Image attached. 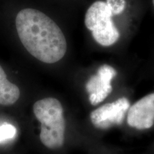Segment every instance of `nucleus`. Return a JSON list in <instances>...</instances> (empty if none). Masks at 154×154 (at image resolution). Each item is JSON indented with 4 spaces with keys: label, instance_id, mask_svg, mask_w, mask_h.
<instances>
[{
    "label": "nucleus",
    "instance_id": "f257e3e1",
    "mask_svg": "<svg viewBox=\"0 0 154 154\" xmlns=\"http://www.w3.org/2000/svg\"><path fill=\"white\" fill-rule=\"evenodd\" d=\"M19 38L31 55L42 62L54 63L64 57L66 38L54 21L42 11L24 9L17 14Z\"/></svg>",
    "mask_w": 154,
    "mask_h": 154
},
{
    "label": "nucleus",
    "instance_id": "f03ea898",
    "mask_svg": "<svg viewBox=\"0 0 154 154\" xmlns=\"http://www.w3.org/2000/svg\"><path fill=\"white\" fill-rule=\"evenodd\" d=\"M34 113L41 123L39 138L46 147L51 149L62 148L66 138V120L61 102L55 98L37 101L33 106Z\"/></svg>",
    "mask_w": 154,
    "mask_h": 154
},
{
    "label": "nucleus",
    "instance_id": "7ed1b4c3",
    "mask_svg": "<svg viewBox=\"0 0 154 154\" xmlns=\"http://www.w3.org/2000/svg\"><path fill=\"white\" fill-rule=\"evenodd\" d=\"M112 16L106 3L101 1L92 4L85 15L86 28L91 31L95 41L103 47L113 45L120 36L111 19Z\"/></svg>",
    "mask_w": 154,
    "mask_h": 154
},
{
    "label": "nucleus",
    "instance_id": "20e7f679",
    "mask_svg": "<svg viewBox=\"0 0 154 154\" xmlns=\"http://www.w3.org/2000/svg\"><path fill=\"white\" fill-rule=\"evenodd\" d=\"M130 106L129 100L126 97L119 98L91 111L90 120L96 129L109 130L113 127L121 126L124 123Z\"/></svg>",
    "mask_w": 154,
    "mask_h": 154
},
{
    "label": "nucleus",
    "instance_id": "39448f33",
    "mask_svg": "<svg viewBox=\"0 0 154 154\" xmlns=\"http://www.w3.org/2000/svg\"><path fill=\"white\" fill-rule=\"evenodd\" d=\"M126 124L138 131L154 126V92L147 94L130 106L126 116Z\"/></svg>",
    "mask_w": 154,
    "mask_h": 154
},
{
    "label": "nucleus",
    "instance_id": "423d86ee",
    "mask_svg": "<svg viewBox=\"0 0 154 154\" xmlns=\"http://www.w3.org/2000/svg\"><path fill=\"white\" fill-rule=\"evenodd\" d=\"M116 75V71L109 65H103L97 73L86 84L88 100L92 106H97L103 102L113 91L111 80Z\"/></svg>",
    "mask_w": 154,
    "mask_h": 154
},
{
    "label": "nucleus",
    "instance_id": "0eeeda50",
    "mask_svg": "<svg viewBox=\"0 0 154 154\" xmlns=\"http://www.w3.org/2000/svg\"><path fill=\"white\" fill-rule=\"evenodd\" d=\"M20 96V90L7 79V75L0 65V105L10 106L16 103Z\"/></svg>",
    "mask_w": 154,
    "mask_h": 154
},
{
    "label": "nucleus",
    "instance_id": "6e6552de",
    "mask_svg": "<svg viewBox=\"0 0 154 154\" xmlns=\"http://www.w3.org/2000/svg\"><path fill=\"white\" fill-rule=\"evenodd\" d=\"M17 133L16 127L10 124H5L0 125V143L10 140L15 138Z\"/></svg>",
    "mask_w": 154,
    "mask_h": 154
},
{
    "label": "nucleus",
    "instance_id": "1a4fd4ad",
    "mask_svg": "<svg viewBox=\"0 0 154 154\" xmlns=\"http://www.w3.org/2000/svg\"><path fill=\"white\" fill-rule=\"evenodd\" d=\"M106 5L113 15H118L122 13L126 8V0H106Z\"/></svg>",
    "mask_w": 154,
    "mask_h": 154
},
{
    "label": "nucleus",
    "instance_id": "9d476101",
    "mask_svg": "<svg viewBox=\"0 0 154 154\" xmlns=\"http://www.w3.org/2000/svg\"><path fill=\"white\" fill-rule=\"evenodd\" d=\"M101 154H117L116 152L113 151V149H110V148H105L104 151H103V153L101 152Z\"/></svg>",
    "mask_w": 154,
    "mask_h": 154
},
{
    "label": "nucleus",
    "instance_id": "9b49d317",
    "mask_svg": "<svg viewBox=\"0 0 154 154\" xmlns=\"http://www.w3.org/2000/svg\"><path fill=\"white\" fill-rule=\"evenodd\" d=\"M152 151H153V154H154V145L153 146V148H152Z\"/></svg>",
    "mask_w": 154,
    "mask_h": 154
},
{
    "label": "nucleus",
    "instance_id": "f8f14e48",
    "mask_svg": "<svg viewBox=\"0 0 154 154\" xmlns=\"http://www.w3.org/2000/svg\"><path fill=\"white\" fill-rule=\"evenodd\" d=\"M153 6H154V0H153Z\"/></svg>",
    "mask_w": 154,
    "mask_h": 154
}]
</instances>
